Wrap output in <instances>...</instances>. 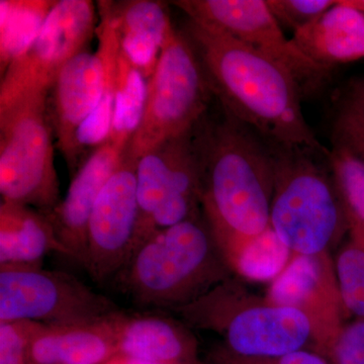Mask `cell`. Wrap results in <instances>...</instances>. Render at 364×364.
I'll use <instances>...</instances> for the list:
<instances>
[{"label": "cell", "mask_w": 364, "mask_h": 364, "mask_svg": "<svg viewBox=\"0 0 364 364\" xmlns=\"http://www.w3.org/2000/svg\"><path fill=\"white\" fill-rule=\"evenodd\" d=\"M43 325L32 321L0 323V364H31V344Z\"/></svg>", "instance_id": "83f0119b"}, {"label": "cell", "mask_w": 364, "mask_h": 364, "mask_svg": "<svg viewBox=\"0 0 364 364\" xmlns=\"http://www.w3.org/2000/svg\"><path fill=\"white\" fill-rule=\"evenodd\" d=\"M184 33L224 109L268 142L329 151L306 123L303 90L286 67L202 21L188 18Z\"/></svg>", "instance_id": "7a4b0ae2"}, {"label": "cell", "mask_w": 364, "mask_h": 364, "mask_svg": "<svg viewBox=\"0 0 364 364\" xmlns=\"http://www.w3.org/2000/svg\"><path fill=\"white\" fill-rule=\"evenodd\" d=\"M117 358L147 364H200L198 341L184 322L162 315L119 311L111 316Z\"/></svg>", "instance_id": "2e32d148"}, {"label": "cell", "mask_w": 364, "mask_h": 364, "mask_svg": "<svg viewBox=\"0 0 364 364\" xmlns=\"http://www.w3.org/2000/svg\"><path fill=\"white\" fill-rule=\"evenodd\" d=\"M141 69L119 50L117 63L116 105L109 142L127 150L142 121L148 82Z\"/></svg>", "instance_id": "603a6c76"}, {"label": "cell", "mask_w": 364, "mask_h": 364, "mask_svg": "<svg viewBox=\"0 0 364 364\" xmlns=\"http://www.w3.org/2000/svg\"><path fill=\"white\" fill-rule=\"evenodd\" d=\"M348 98L364 109V78L358 79L352 82Z\"/></svg>", "instance_id": "1f68e13d"}, {"label": "cell", "mask_w": 364, "mask_h": 364, "mask_svg": "<svg viewBox=\"0 0 364 364\" xmlns=\"http://www.w3.org/2000/svg\"><path fill=\"white\" fill-rule=\"evenodd\" d=\"M139 215L136 161L124 151L88 221L83 267L98 284L117 275L128 264L135 250Z\"/></svg>", "instance_id": "7c38bea8"}, {"label": "cell", "mask_w": 364, "mask_h": 364, "mask_svg": "<svg viewBox=\"0 0 364 364\" xmlns=\"http://www.w3.org/2000/svg\"><path fill=\"white\" fill-rule=\"evenodd\" d=\"M200 364H224V363H219V361H215V360H214V359L208 358V360L200 361Z\"/></svg>", "instance_id": "d6a6232c"}, {"label": "cell", "mask_w": 364, "mask_h": 364, "mask_svg": "<svg viewBox=\"0 0 364 364\" xmlns=\"http://www.w3.org/2000/svg\"><path fill=\"white\" fill-rule=\"evenodd\" d=\"M104 55L81 52L59 72L53 83L50 117L57 146L74 174L78 166L75 157V136L83 123L100 104L105 90Z\"/></svg>", "instance_id": "5bb4252c"}, {"label": "cell", "mask_w": 364, "mask_h": 364, "mask_svg": "<svg viewBox=\"0 0 364 364\" xmlns=\"http://www.w3.org/2000/svg\"><path fill=\"white\" fill-rule=\"evenodd\" d=\"M172 311L191 328L218 333L224 339L220 346L234 355L272 358L312 344V327L304 314L249 293L233 277Z\"/></svg>", "instance_id": "5b68a950"}, {"label": "cell", "mask_w": 364, "mask_h": 364, "mask_svg": "<svg viewBox=\"0 0 364 364\" xmlns=\"http://www.w3.org/2000/svg\"><path fill=\"white\" fill-rule=\"evenodd\" d=\"M212 93L195 48L172 26L148 80L142 121L126 154L138 161L157 146L191 133L207 114Z\"/></svg>", "instance_id": "8992f818"}, {"label": "cell", "mask_w": 364, "mask_h": 364, "mask_svg": "<svg viewBox=\"0 0 364 364\" xmlns=\"http://www.w3.org/2000/svg\"><path fill=\"white\" fill-rule=\"evenodd\" d=\"M327 360L330 364H364V318L343 326Z\"/></svg>", "instance_id": "f546056e"}, {"label": "cell", "mask_w": 364, "mask_h": 364, "mask_svg": "<svg viewBox=\"0 0 364 364\" xmlns=\"http://www.w3.org/2000/svg\"><path fill=\"white\" fill-rule=\"evenodd\" d=\"M328 162L343 207L349 236L364 241V165L334 147Z\"/></svg>", "instance_id": "cb8c5ba5"}, {"label": "cell", "mask_w": 364, "mask_h": 364, "mask_svg": "<svg viewBox=\"0 0 364 364\" xmlns=\"http://www.w3.org/2000/svg\"><path fill=\"white\" fill-rule=\"evenodd\" d=\"M95 21L90 0H58L37 38L2 74L0 111L26 95L50 91L61 69L85 51L97 32Z\"/></svg>", "instance_id": "30bf717a"}, {"label": "cell", "mask_w": 364, "mask_h": 364, "mask_svg": "<svg viewBox=\"0 0 364 364\" xmlns=\"http://www.w3.org/2000/svg\"><path fill=\"white\" fill-rule=\"evenodd\" d=\"M98 6L100 23L95 33L98 39L97 47L104 55L105 90L97 109L76 134L75 157L77 166L79 158L85 150H95L109 141L116 105L117 63L121 46L112 14V2L100 1Z\"/></svg>", "instance_id": "44dd1931"}, {"label": "cell", "mask_w": 364, "mask_h": 364, "mask_svg": "<svg viewBox=\"0 0 364 364\" xmlns=\"http://www.w3.org/2000/svg\"><path fill=\"white\" fill-rule=\"evenodd\" d=\"M68 257L42 213L18 203L0 205V265L43 264L47 254Z\"/></svg>", "instance_id": "ffe728a7"}, {"label": "cell", "mask_w": 364, "mask_h": 364, "mask_svg": "<svg viewBox=\"0 0 364 364\" xmlns=\"http://www.w3.org/2000/svg\"><path fill=\"white\" fill-rule=\"evenodd\" d=\"M124 151L107 141L93 150L72 176L65 198L47 212H41L52 225L68 257L83 265L88 221L98 196L112 176Z\"/></svg>", "instance_id": "9a60e30c"}, {"label": "cell", "mask_w": 364, "mask_h": 364, "mask_svg": "<svg viewBox=\"0 0 364 364\" xmlns=\"http://www.w3.org/2000/svg\"><path fill=\"white\" fill-rule=\"evenodd\" d=\"M268 7L279 25L294 32L311 25L336 4L333 0H267Z\"/></svg>", "instance_id": "f1b7e54d"}, {"label": "cell", "mask_w": 364, "mask_h": 364, "mask_svg": "<svg viewBox=\"0 0 364 364\" xmlns=\"http://www.w3.org/2000/svg\"><path fill=\"white\" fill-rule=\"evenodd\" d=\"M109 318L88 324L43 325L31 344V364L112 363L117 347Z\"/></svg>", "instance_id": "e0dca14e"}, {"label": "cell", "mask_w": 364, "mask_h": 364, "mask_svg": "<svg viewBox=\"0 0 364 364\" xmlns=\"http://www.w3.org/2000/svg\"><path fill=\"white\" fill-rule=\"evenodd\" d=\"M265 296L306 316L312 327V350L327 359L348 316L330 252L291 256L284 269L270 282Z\"/></svg>", "instance_id": "4fadbf2b"}, {"label": "cell", "mask_w": 364, "mask_h": 364, "mask_svg": "<svg viewBox=\"0 0 364 364\" xmlns=\"http://www.w3.org/2000/svg\"><path fill=\"white\" fill-rule=\"evenodd\" d=\"M205 218L160 230L134 251L119 272L134 301L150 308H181L232 277Z\"/></svg>", "instance_id": "3957f363"}, {"label": "cell", "mask_w": 364, "mask_h": 364, "mask_svg": "<svg viewBox=\"0 0 364 364\" xmlns=\"http://www.w3.org/2000/svg\"><path fill=\"white\" fill-rule=\"evenodd\" d=\"M57 1L1 0L0 1V68L23 54L39 35Z\"/></svg>", "instance_id": "7402d4cb"}, {"label": "cell", "mask_w": 364, "mask_h": 364, "mask_svg": "<svg viewBox=\"0 0 364 364\" xmlns=\"http://www.w3.org/2000/svg\"><path fill=\"white\" fill-rule=\"evenodd\" d=\"M291 258L289 249L282 243L272 227L251 242L232 265V272L255 282H272Z\"/></svg>", "instance_id": "d4e9b609"}, {"label": "cell", "mask_w": 364, "mask_h": 364, "mask_svg": "<svg viewBox=\"0 0 364 364\" xmlns=\"http://www.w3.org/2000/svg\"><path fill=\"white\" fill-rule=\"evenodd\" d=\"M203 218L228 265L270 228L274 191L272 143L224 109L195 128Z\"/></svg>", "instance_id": "6da1fadb"}, {"label": "cell", "mask_w": 364, "mask_h": 364, "mask_svg": "<svg viewBox=\"0 0 364 364\" xmlns=\"http://www.w3.org/2000/svg\"><path fill=\"white\" fill-rule=\"evenodd\" d=\"M173 4L191 20L215 26L279 62L291 71L301 90L320 81L328 72L287 39L267 0H179Z\"/></svg>", "instance_id": "8fae6325"}, {"label": "cell", "mask_w": 364, "mask_h": 364, "mask_svg": "<svg viewBox=\"0 0 364 364\" xmlns=\"http://www.w3.org/2000/svg\"><path fill=\"white\" fill-rule=\"evenodd\" d=\"M208 358L224 364H330L324 356L312 349H301L272 358H243L230 353L221 346H215Z\"/></svg>", "instance_id": "4dcf8cb0"}, {"label": "cell", "mask_w": 364, "mask_h": 364, "mask_svg": "<svg viewBox=\"0 0 364 364\" xmlns=\"http://www.w3.org/2000/svg\"><path fill=\"white\" fill-rule=\"evenodd\" d=\"M121 51L148 80L156 69L172 23L161 2L134 0L112 2Z\"/></svg>", "instance_id": "d6986e66"}, {"label": "cell", "mask_w": 364, "mask_h": 364, "mask_svg": "<svg viewBox=\"0 0 364 364\" xmlns=\"http://www.w3.org/2000/svg\"><path fill=\"white\" fill-rule=\"evenodd\" d=\"M293 42L318 65L356 61L364 57V14L337 0L311 25L294 33Z\"/></svg>", "instance_id": "ac0fdd59"}, {"label": "cell", "mask_w": 364, "mask_h": 364, "mask_svg": "<svg viewBox=\"0 0 364 364\" xmlns=\"http://www.w3.org/2000/svg\"><path fill=\"white\" fill-rule=\"evenodd\" d=\"M274 191L270 227L291 256H316L347 229L331 168L320 161L328 152L272 144Z\"/></svg>", "instance_id": "277c9868"}, {"label": "cell", "mask_w": 364, "mask_h": 364, "mask_svg": "<svg viewBox=\"0 0 364 364\" xmlns=\"http://www.w3.org/2000/svg\"><path fill=\"white\" fill-rule=\"evenodd\" d=\"M119 311L111 299L69 273L44 269L43 264L0 265V323L88 324Z\"/></svg>", "instance_id": "ba28073f"}, {"label": "cell", "mask_w": 364, "mask_h": 364, "mask_svg": "<svg viewBox=\"0 0 364 364\" xmlns=\"http://www.w3.org/2000/svg\"><path fill=\"white\" fill-rule=\"evenodd\" d=\"M136 188L140 215L135 249L155 232L200 215L202 182L195 129L136 161Z\"/></svg>", "instance_id": "9c48e42d"}, {"label": "cell", "mask_w": 364, "mask_h": 364, "mask_svg": "<svg viewBox=\"0 0 364 364\" xmlns=\"http://www.w3.org/2000/svg\"><path fill=\"white\" fill-rule=\"evenodd\" d=\"M334 264L347 315L364 318V241L349 236Z\"/></svg>", "instance_id": "484cf974"}, {"label": "cell", "mask_w": 364, "mask_h": 364, "mask_svg": "<svg viewBox=\"0 0 364 364\" xmlns=\"http://www.w3.org/2000/svg\"><path fill=\"white\" fill-rule=\"evenodd\" d=\"M49 91L26 95L0 111L1 202L47 212L60 203Z\"/></svg>", "instance_id": "52a82bcc"}, {"label": "cell", "mask_w": 364, "mask_h": 364, "mask_svg": "<svg viewBox=\"0 0 364 364\" xmlns=\"http://www.w3.org/2000/svg\"><path fill=\"white\" fill-rule=\"evenodd\" d=\"M333 147L364 165V109L347 97L333 124Z\"/></svg>", "instance_id": "4316f807"}]
</instances>
